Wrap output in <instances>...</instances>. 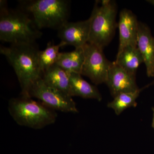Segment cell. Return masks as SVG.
Instances as JSON below:
<instances>
[{
	"label": "cell",
	"instance_id": "obj_19",
	"mask_svg": "<svg viewBox=\"0 0 154 154\" xmlns=\"http://www.w3.org/2000/svg\"><path fill=\"white\" fill-rule=\"evenodd\" d=\"M147 2L154 6V0H149V1H147Z\"/></svg>",
	"mask_w": 154,
	"mask_h": 154
},
{
	"label": "cell",
	"instance_id": "obj_13",
	"mask_svg": "<svg viewBox=\"0 0 154 154\" xmlns=\"http://www.w3.org/2000/svg\"><path fill=\"white\" fill-rule=\"evenodd\" d=\"M114 62L131 75L136 76L143 60L137 46L128 45L117 53Z\"/></svg>",
	"mask_w": 154,
	"mask_h": 154
},
{
	"label": "cell",
	"instance_id": "obj_15",
	"mask_svg": "<svg viewBox=\"0 0 154 154\" xmlns=\"http://www.w3.org/2000/svg\"><path fill=\"white\" fill-rule=\"evenodd\" d=\"M84 60V50L83 48H80L71 52H60L56 64L69 73L81 75Z\"/></svg>",
	"mask_w": 154,
	"mask_h": 154
},
{
	"label": "cell",
	"instance_id": "obj_11",
	"mask_svg": "<svg viewBox=\"0 0 154 154\" xmlns=\"http://www.w3.org/2000/svg\"><path fill=\"white\" fill-rule=\"evenodd\" d=\"M137 47L145 65L147 75L154 77V37L144 23L139 22Z\"/></svg>",
	"mask_w": 154,
	"mask_h": 154
},
{
	"label": "cell",
	"instance_id": "obj_14",
	"mask_svg": "<svg viewBox=\"0 0 154 154\" xmlns=\"http://www.w3.org/2000/svg\"><path fill=\"white\" fill-rule=\"evenodd\" d=\"M69 78V73L57 64L46 70L42 76V80L48 85L68 95Z\"/></svg>",
	"mask_w": 154,
	"mask_h": 154
},
{
	"label": "cell",
	"instance_id": "obj_9",
	"mask_svg": "<svg viewBox=\"0 0 154 154\" xmlns=\"http://www.w3.org/2000/svg\"><path fill=\"white\" fill-rule=\"evenodd\" d=\"M105 84L113 98L121 93L135 92L139 89L137 85L136 76L131 75L114 61L110 65Z\"/></svg>",
	"mask_w": 154,
	"mask_h": 154
},
{
	"label": "cell",
	"instance_id": "obj_1",
	"mask_svg": "<svg viewBox=\"0 0 154 154\" xmlns=\"http://www.w3.org/2000/svg\"><path fill=\"white\" fill-rule=\"evenodd\" d=\"M39 51L35 43H19L0 47L1 54L5 57L17 75L21 96L29 97L28 93L31 86L42 76L38 64Z\"/></svg>",
	"mask_w": 154,
	"mask_h": 154
},
{
	"label": "cell",
	"instance_id": "obj_4",
	"mask_svg": "<svg viewBox=\"0 0 154 154\" xmlns=\"http://www.w3.org/2000/svg\"><path fill=\"white\" fill-rule=\"evenodd\" d=\"M21 10L29 15L39 30H59L68 22L70 2L67 0L19 1Z\"/></svg>",
	"mask_w": 154,
	"mask_h": 154
},
{
	"label": "cell",
	"instance_id": "obj_10",
	"mask_svg": "<svg viewBox=\"0 0 154 154\" xmlns=\"http://www.w3.org/2000/svg\"><path fill=\"white\" fill-rule=\"evenodd\" d=\"M118 26L119 33L118 52L128 45L137 46L139 22L132 11L127 9L120 11Z\"/></svg>",
	"mask_w": 154,
	"mask_h": 154
},
{
	"label": "cell",
	"instance_id": "obj_6",
	"mask_svg": "<svg viewBox=\"0 0 154 154\" xmlns=\"http://www.w3.org/2000/svg\"><path fill=\"white\" fill-rule=\"evenodd\" d=\"M28 96L35 98L54 110L65 113L79 112L72 97L46 85L42 78L36 80L29 90Z\"/></svg>",
	"mask_w": 154,
	"mask_h": 154
},
{
	"label": "cell",
	"instance_id": "obj_7",
	"mask_svg": "<svg viewBox=\"0 0 154 154\" xmlns=\"http://www.w3.org/2000/svg\"><path fill=\"white\" fill-rule=\"evenodd\" d=\"M83 48L85 60L81 75L96 85L106 83L111 63L105 57L103 49L89 42Z\"/></svg>",
	"mask_w": 154,
	"mask_h": 154
},
{
	"label": "cell",
	"instance_id": "obj_12",
	"mask_svg": "<svg viewBox=\"0 0 154 154\" xmlns=\"http://www.w3.org/2000/svg\"><path fill=\"white\" fill-rule=\"evenodd\" d=\"M81 75L76 73H70L69 96L101 101L102 96L99 90L95 86L84 80Z\"/></svg>",
	"mask_w": 154,
	"mask_h": 154
},
{
	"label": "cell",
	"instance_id": "obj_17",
	"mask_svg": "<svg viewBox=\"0 0 154 154\" xmlns=\"http://www.w3.org/2000/svg\"><path fill=\"white\" fill-rule=\"evenodd\" d=\"M63 47L60 43L54 45V42H48L46 48L43 51H39L38 54V61L39 68L42 73L57 62L60 52V48Z\"/></svg>",
	"mask_w": 154,
	"mask_h": 154
},
{
	"label": "cell",
	"instance_id": "obj_2",
	"mask_svg": "<svg viewBox=\"0 0 154 154\" xmlns=\"http://www.w3.org/2000/svg\"><path fill=\"white\" fill-rule=\"evenodd\" d=\"M0 4V40L11 44L35 43L42 33L28 14L20 9H8Z\"/></svg>",
	"mask_w": 154,
	"mask_h": 154
},
{
	"label": "cell",
	"instance_id": "obj_3",
	"mask_svg": "<svg viewBox=\"0 0 154 154\" xmlns=\"http://www.w3.org/2000/svg\"><path fill=\"white\" fill-rule=\"evenodd\" d=\"M32 98L21 96L9 100V112L14 121L19 125L34 129L54 124L57 118L55 110Z\"/></svg>",
	"mask_w": 154,
	"mask_h": 154
},
{
	"label": "cell",
	"instance_id": "obj_18",
	"mask_svg": "<svg viewBox=\"0 0 154 154\" xmlns=\"http://www.w3.org/2000/svg\"><path fill=\"white\" fill-rule=\"evenodd\" d=\"M152 126L154 130V107L152 108Z\"/></svg>",
	"mask_w": 154,
	"mask_h": 154
},
{
	"label": "cell",
	"instance_id": "obj_5",
	"mask_svg": "<svg viewBox=\"0 0 154 154\" xmlns=\"http://www.w3.org/2000/svg\"><path fill=\"white\" fill-rule=\"evenodd\" d=\"M117 6L112 0L96 1L91 13L88 42L101 49L107 46L115 35Z\"/></svg>",
	"mask_w": 154,
	"mask_h": 154
},
{
	"label": "cell",
	"instance_id": "obj_8",
	"mask_svg": "<svg viewBox=\"0 0 154 154\" xmlns=\"http://www.w3.org/2000/svg\"><path fill=\"white\" fill-rule=\"evenodd\" d=\"M91 19L77 22H66L58 30V36L63 46L83 48L89 41Z\"/></svg>",
	"mask_w": 154,
	"mask_h": 154
},
{
	"label": "cell",
	"instance_id": "obj_16",
	"mask_svg": "<svg viewBox=\"0 0 154 154\" xmlns=\"http://www.w3.org/2000/svg\"><path fill=\"white\" fill-rule=\"evenodd\" d=\"M146 87L139 89L135 92L123 93L118 94L114 97L113 101L107 104V107L113 109L117 115H120L125 110L129 107H136L137 106V99L140 92Z\"/></svg>",
	"mask_w": 154,
	"mask_h": 154
}]
</instances>
